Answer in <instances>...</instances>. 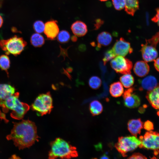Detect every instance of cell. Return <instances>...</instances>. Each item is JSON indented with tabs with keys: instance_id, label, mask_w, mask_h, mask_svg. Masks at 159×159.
<instances>
[{
	"instance_id": "obj_23",
	"label": "cell",
	"mask_w": 159,
	"mask_h": 159,
	"mask_svg": "<svg viewBox=\"0 0 159 159\" xmlns=\"http://www.w3.org/2000/svg\"><path fill=\"white\" fill-rule=\"evenodd\" d=\"M45 40L43 36L38 33L32 34L30 38L31 44L35 47H40L44 43Z\"/></svg>"
},
{
	"instance_id": "obj_22",
	"label": "cell",
	"mask_w": 159,
	"mask_h": 159,
	"mask_svg": "<svg viewBox=\"0 0 159 159\" xmlns=\"http://www.w3.org/2000/svg\"><path fill=\"white\" fill-rule=\"evenodd\" d=\"M89 108L91 113L94 116L100 114L103 110L102 104L97 100H93L90 103Z\"/></svg>"
},
{
	"instance_id": "obj_5",
	"label": "cell",
	"mask_w": 159,
	"mask_h": 159,
	"mask_svg": "<svg viewBox=\"0 0 159 159\" xmlns=\"http://www.w3.org/2000/svg\"><path fill=\"white\" fill-rule=\"evenodd\" d=\"M159 42V32H158L151 39L146 40L145 44H141L140 51L144 61L152 62L157 58L158 54L156 47Z\"/></svg>"
},
{
	"instance_id": "obj_31",
	"label": "cell",
	"mask_w": 159,
	"mask_h": 159,
	"mask_svg": "<svg viewBox=\"0 0 159 159\" xmlns=\"http://www.w3.org/2000/svg\"><path fill=\"white\" fill-rule=\"evenodd\" d=\"M143 126L145 129L148 131H151L153 129V124L149 121H146L143 125Z\"/></svg>"
},
{
	"instance_id": "obj_11",
	"label": "cell",
	"mask_w": 159,
	"mask_h": 159,
	"mask_svg": "<svg viewBox=\"0 0 159 159\" xmlns=\"http://www.w3.org/2000/svg\"><path fill=\"white\" fill-rule=\"evenodd\" d=\"M112 49L116 56L124 57L128 54L132 53L133 51L130 43L122 37L116 41Z\"/></svg>"
},
{
	"instance_id": "obj_28",
	"label": "cell",
	"mask_w": 159,
	"mask_h": 159,
	"mask_svg": "<svg viewBox=\"0 0 159 159\" xmlns=\"http://www.w3.org/2000/svg\"><path fill=\"white\" fill-rule=\"evenodd\" d=\"M116 55L112 49L107 50L105 52L102 59L104 64L105 65L109 61L112 60Z\"/></svg>"
},
{
	"instance_id": "obj_24",
	"label": "cell",
	"mask_w": 159,
	"mask_h": 159,
	"mask_svg": "<svg viewBox=\"0 0 159 159\" xmlns=\"http://www.w3.org/2000/svg\"><path fill=\"white\" fill-rule=\"evenodd\" d=\"M120 82L125 88L130 87L134 84V79L133 76L130 74H125L120 78Z\"/></svg>"
},
{
	"instance_id": "obj_39",
	"label": "cell",
	"mask_w": 159,
	"mask_h": 159,
	"mask_svg": "<svg viewBox=\"0 0 159 159\" xmlns=\"http://www.w3.org/2000/svg\"><path fill=\"white\" fill-rule=\"evenodd\" d=\"M100 1H107V0H99Z\"/></svg>"
},
{
	"instance_id": "obj_19",
	"label": "cell",
	"mask_w": 159,
	"mask_h": 159,
	"mask_svg": "<svg viewBox=\"0 0 159 159\" xmlns=\"http://www.w3.org/2000/svg\"><path fill=\"white\" fill-rule=\"evenodd\" d=\"M14 87L7 84H0V100H3L15 92Z\"/></svg>"
},
{
	"instance_id": "obj_12",
	"label": "cell",
	"mask_w": 159,
	"mask_h": 159,
	"mask_svg": "<svg viewBox=\"0 0 159 159\" xmlns=\"http://www.w3.org/2000/svg\"><path fill=\"white\" fill-rule=\"evenodd\" d=\"M56 20H52L45 24L44 33L48 39L53 40L55 39L59 32V29Z\"/></svg>"
},
{
	"instance_id": "obj_38",
	"label": "cell",
	"mask_w": 159,
	"mask_h": 159,
	"mask_svg": "<svg viewBox=\"0 0 159 159\" xmlns=\"http://www.w3.org/2000/svg\"><path fill=\"white\" fill-rule=\"evenodd\" d=\"M109 158L108 156L105 154L102 155L100 158L101 159H108Z\"/></svg>"
},
{
	"instance_id": "obj_1",
	"label": "cell",
	"mask_w": 159,
	"mask_h": 159,
	"mask_svg": "<svg viewBox=\"0 0 159 159\" xmlns=\"http://www.w3.org/2000/svg\"><path fill=\"white\" fill-rule=\"evenodd\" d=\"M6 138L12 140L20 150L29 148L39 140L36 125L29 120L14 122L10 133Z\"/></svg>"
},
{
	"instance_id": "obj_18",
	"label": "cell",
	"mask_w": 159,
	"mask_h": 159,
	"mask_svg": "<svg viewBox=\"0 0 159 159\" xmlns=\"http://www.w3.org/2000/svg\"><path fill=\"white\" fill-rule=\"evenodd\" d=\"M112 37L110 34L106 32H103L99 33L97 38V49L102 47L109 45L112 41Z\"/></svg>"
},
{
	"instance_id": "obj_25",
	"label": "cell",
	"mask_w": 159,
	"mask_h": 159,
	"mask_svg": "<svg viewBox=\"0 0 159 159\" xmlns=\"http://www.w3.org/2000/svg\"><path fill=\"white\" fill-rule=\"evenodd\" d=\"M10 62L7 55L3 54L0 56V68L5 71L8 74V70L10 67Z\"/></svg>"
},
{
	"instance_id": "obj_32",
	"label": "cell",
	"mask_w": 159,
	"mask_h": 159,
	"mask_svg": "<svg viewBox=\"0 0 159 159\" xmlns=\"http://www.w3.org/2000/svg\"><path fill=\"white\" fill-rule=\"evenodd\" d=\"M128 158L129 159H146L147 158L145 156L143 155L142 154L139 153H136L133 154L132 155L129 157Z\"/></svg>"
},
{
	"instance_id": "obj_29",
	"label": "cell",
	"mask_w": 159,
	"mask_h": 159,
	"mask_svg": "<svg viewBox=\"0 0 159 159\" xmlns=\"http://www.w3.org/2000/svg\"><path fill=\"white\" fill-rule=\"evenodd\" d=\"M33 29L35 32L38 33H41L44 32L45 24L40 20L36 21L33 25Z\"/></svg>"
},
{
	"instance_id": "obj_13",
	"label": "cell",
	"mask_w": 159,
	"mask_h": 159,
	"mask_svg": "<svg viewBox=\"0 0 159 159\" xmlns=\"http://www.w3.org/2000/svg\"><path fill=\"white\" fill-rule=\"evenodd\" d=\"M133 70L135 74L138 76L143 77L149 73L150 67L147 62L143 61L137 62L134 66Z\"/></svg>"
},
{
	"instance_id": "obj_8",
	"label": "cell",
	"mask_w": 159,
	"mask_h": 159,
	"mask_svg": "<svg viewBox=\"0 0 159 159\" xmlns=\"http://www.w3.org/2000/svg\"><path fill=\"white\" fill-rule=\"evenodd\" d=\"M139 139L141 141L140 148L152 150L155 155L159 154V132L149 131Z\"/></svg>"
},
{
	"instance_id": "obj_26",
	"label": "cell",
	"mask_w": 159,
	"mask_h": 159,
	"mask_svg": "<svg viewBox=\"0 0 159 159\" xmlns=\"http://www.w3.org/2000/svg\"><path fill=\"white\" fill-rule=\"evenodd\" d=\"M88 84L91 88L96 90L99 88L101 86L102 81L98 77L94 76L90 78L89 80Z\"/></svg>"
},
{
	"instance_id": "obj_16",
	"label": "cell",
	"mask_w": 159,
	"mask_h": 159,
	"mask_svg": "<svg viewBox=\"0 0 159 159\" xmlns=\"http://www.w3.org/2000/svg\"><path fill=\"white\" fill-rule=\"evenodd\" d=\"M71 28L73 33L76 36L82 37L87 32V27L84 22L77 21L71 25Z\"/></svg>"
},
{
	"instance_id": "obj_2",
	"label": "cell",
	"mask_w": 159,
	"mask_h": 159,
	"mask_svg": "<svg viewBox=\"0 0 159 159\" xmlns=\"http://www.w3.org/2000/svg\"><path fill=\"white\" fill-rule=\"evenodd\" d=\"M50 145L51 149L48 155L49 159L58 158L69 159L78 155L76 148L62 138H57L51 143Z\"/></svg>"
},
{
	"instance_id": "obj_33",
	"label": "cell",
	"mask_w": 159,
	"mask_h": 159,
	"mask_svg": "<svg viewBox=\"0 0 159 159\" xmlns=\"http://www.w3.org/2000/svg\"><path fill=\"white\" fill-rule=\"evenodd\" d=\"M155 15L152 19V20L157 24L159 26V8L156 9Z\"/></svg>"
},
{
	"instance_id": "obj_3",
	"label": "cell",
	"mask_w": 159,
	"mask_h": 159,
	"mask_svg": "<svg viewBox=\"0 0 159 159\" xmlns=\"http://www.w3.org/2000/svg\"><path fill=\"white\" fill-rule=\"evenodd\" d=\"M19 92H15L5 100H0V105L7 110H12L10 115L12 118L20 120L29 110L30 107L27 104L21 102L19 99Z\"/></svg>"
},
{
	"instance_id": "obj_17",
	"label": "cell",
	"mask_w": 159,
	"mask_h": 159,
	"mask_svg": "<svg viewBox=\"0 0 159 159\" xmlns=\"http://www.w3.org/2000/svg\"><path fill=\"white\" fill-rule=\"evenodd\" d=\"M143 124L140 119H132L128 122V129L133 135L136 136L140 134L143 128Z\"/></svg>"
},
{
	"instance_id": "obj_7",
	"label": "cell",
	"mask_w": 159,
	"mask_h": 159,
	"mask_svg": "<svg viewBox=\"0 0 159 159\" xmlns=\"http://www.w3.org/2000/svg\"><path fill=\"white\" fill-rule=\"evenodd\" d=\"M141 144L140 139L135 136L121 137L119 138L115 147L118 151L125 157L126 153L134 150Z\"/></svg>"
},
{
	"instance_id": "obj_35",
	"label": "cell",
	"mask_w": 159,
	"mask_h": 159,
	"mask_svg": "<svg viewBox=\"0 0 159 159\" xmlns=\"http://www.w3.org/2000/svg\"><path fill=\"white\" fill-rule=\"evenodd\" d=\"M154 61V67L159 72V57L156 58Z\"/></svg>"
},
{
	"instance_id": "obj_15",
	"label": "cell",
	"mask_w": 159,
	"mask_h": 159,
	"mask_svg": "<svg viewBox=\"0 0 159 159\" xmlns=\"http://www.w3.org/2000/svg\"><path fill=\"white\" fill-rule=\"evenodd\" d=\"M140 85L141 90H145L150 91L158 85L156 78L152 75L148 76L139 81Z\"/></svg>"
},
{
	"instance_id": "obj_21",
	"label": "cell",
	"mask_w": 159,
	"mask_h": 159,
	"mask_svg": "<svg viewBox=\"0 0 159 159\" xmlns=\"http://www.w3.org/2000/svg\"><path fill=\"white\" fill-rule=\"evenodd\" d=\"M125 11L128 14L133 16L135 12L139 9L138 0H125Z\"/></svg>"
},
{
	"instance_id": "obj_30",
	"label": "cell",
	"mask_w": 159,
	"mask_h": 159,
	"mask_svg": "<svg viewBox=\"0 0 159 159\" xmlns=\"http://www.w3.org/2000/svg\"><path fill=\"white\" fill-rule=\"evenodd\" d=\"M112 1L115 8L117 10H121L125 7V0H112Z\"/></svg>"
},
{
	"instance_id": "obj_20",
	"label": "cell",
	"mask_w": 159,
	"mask_h": 159,
	"mask_svg": "<svg viewBox=\"0 0 159 159\" xmlns=\"http://www.w3.org/2000/svg\"><path fill=\"white\" fill-rule=\"evenodd\" d=\"M110 93L111 95L114 97L121 96L124 92L123 86L119 82H114L110 85L109 88Z\"/></svg>"
},
{
	"instance_id": "obj_14",
	"label": "cell",
	"mask_w": 159,
	"mask_h": 159,
	"mask_svg": "<svg viewBox=\"0 0 159 159\" xmlns=\"http://www.w3.org/2000/svg\"><path fill=\"white\" fill-rule=\"evenodd\" d=\"M148 102L154 108L159 110V86L148 91L146 95Z\"/></svg>"
},
{
	"instance_id": "obj_9",
	"label": "cell",
	"mask_w": 159,
	"mask_h": 159,
	"mask_svg": "<svg viewBox=\"0 0 159 159\" xmlns=\"http://www.w3.org/2000/svg\"><path fill=\"white\" fill-rule=\"evenodd\" d=\"M110 65L117 73L122 74H130L132 67V63L130 59L121 56L111 60Z\"/></svg>"
},
{
	"instance_id": "obj_6",
	"label": "cell",
	"mask_w": 159,
	"mask_h": 159,
	"mask_svg": "<svg viewBox=\"0 0 159 159\" xmlns=\"http://www.w3.org/2000/svg\"><path fill=\"white\" fill-rule=\"evenodd\" d=\"M31 107L33 110L41 116L49 114L53 107L52 99L50 92L39 95Z\"/></svg>"
},
{
	"instance_id": "obj_10",
	"label": "cell",
	"mask_w": 159,
	"mask_h": 159,
	"mask_svg": "<svg viewBox=\"0 0 159 159\" xmlns=\"http://www.w3.org/2000/svg\"><path fill=\"white\" fill-rule=\"evenodd\" d=\"M133 87H130L124 92L122 96L125 106L130 108L137 107L140 104L139 96L133 92Z\"/></svg>"
},
{
	"instance_id": "obj_36",
	"label": "cell",
	"mask_w": 159,
	"mask_h": 159,
	"mask_svg": "<svg viewBox=\"0 0 159 159\" xmlns=\"http://www.w3.org/2000/svg\"><path fill=\"white\" fill-rule=\"evenodd\" d=\"M71 40L73 42H76L77 40V37L75 35L71 37Z\"/></svg>"
},
{
	"instance_id": "obj_4",
	"label": "cell",
	"mask_w": 159,
	"mask_h": 159,
	"mask_svg": "<svg viewBox=\"0 0 159 159\" xmlns=\"http://www.w3.org/2000/svg\"><path fill=\"white\" fill-rule=\"evenodd\" d=\"M26 45V42L22 38L16 35L0 41V47L6 55H19L24 50Z\"/></svg>"
},
{
	"instance_id": "obj_27",
	"label": "cell",
	"mask_w": 159,
	"mask_h": 159,
	"mask_svg": "<svg viewBox=\"0 0 159 159\" xmlns=\"http://www.w3.org/2000/svg\"><path fill=\"white\" fill-rule=\"evenodd\" d=\"M57 36L58 41L61 43H65L68 42L70 37L69 32L65 30L61 31L59 33Z\"/></svg>"
},
{
	"instance_id": "obj_34",
	"label": "cell",
	"mask_w": 159,
	"mask_h": 159,
	"mask_svg": "<svg viewBox=\"0 0 159 159\" xmlns=\"http://www.w3.org/2000/svg\"><path fill=\"white\" fill-rule=\"evenodd\" d=\"M103 21L100 19H98L96 20L95 23V29H98L103 24Z\"/></svg>"
},
{
	"instance_id": "obj_40",
	"label": "cell",
	"mask_w": 159,
	"mask_h": 159,
	"mask_svg": "<svg viewBox=\"0 0 159 159\" xmlns=\"http://www.w3.org/2000/svg\"><path fill=\"white\" fill-rule=\"evenodd\" d=\"M1 0H0V6L1 5Z\"/></svg>"
},
{
	"instance_id": "obj_37",
	"label": "cell",
	"mask_w": 159,
	"mask_h": 159,
	"mask_svg": "<svg viewBox=\"0 0 159 159\" xmlns=\"http://www.w3.org/2000/svg\"><path fill=\"white\" fill-rule=\"evenodd\" d=\"M3 19L1 16L0 15V28L1 27L3 23Z\"/></svg>"
}]
</instances>
